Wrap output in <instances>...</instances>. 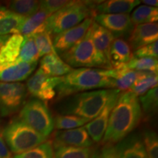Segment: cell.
<instances>
[{"label": "cell", "instance_id": "obj_5", "mask_svg": "<svg viewBox=\"0 0 158 158\" xmlns=\"http://www.w3.org/2000/svg\"><path fill=\"white\" fill-rule=\"evenodd\" d=\"M2 132L6 144L15 155L34 149L47 140L19 117L10 122Z\"/></svg>", "mask_w": 158, "mask_h": 158}, {"label": "cell", "instance_id": "obj_8", "mask_svg": "<svg viewBox=\"0 0 158 158\" xmlns=\"http://www.w3.org/2000/svg\"><path fill=\"white\" fill-rule=\"evenodd\" d=\"M27 90L22 83L0 82V116H7L21 109Z\"/></svg>", "mask_w": 158, "mask_h": 158}, {"label": "cell", "instance_id": "obj_29", "mask_svg": "<svg viewBox=\"0 0 158 158\" xmlns=\"http://www.w3.org/2000/svg\"><path fill=\"white\" fill-rule=\"evenodd\" d=\"M13 13L28 18L40 10V1L35 0H15L11 2L10 9Z\"/></svg>", "mask_w": 158, "mask_h": 158}, {"label": "cell", "instance_id": "obj_11", "mask_svg": "<svg viewBox=\"0 0 158 158\" xmlns=\"http://www.w3.org/2000/svg\"><path fill=\"white\" fill-rule=\"evenodd\" d=\"M51 137L54 149L59 147L90 148L94 143L84 127L55 131Z\"/></svg>", "mask_w": 158, "mask_h": 158}, {"label": "cell", "instance_id": "obj_25", "mask_svg": "<svg viewBox=\"0 0 158 158\" xmlns=\"http://www.w3.org/2000/svg\"><path fill=\"white\" fill-rule=\"evenodd\" d=\"M157 73L147 71H138L137 77L129 91L135 95L142 96L148 91L157 86Z\"/></svg>", "mask_w": 158, "mask_h": 158}, {"label": "cell", "instance_id": "obj_18", "mask_svg": "<svg viewBox=\"0 0 158 158\" xmlns=\"http://www.w3.org/2000/svg\"><path fill=\"white\" fill-rule=\"evenodd\" d=\"M141 3L138 0H108L100 1L94 7L98 14H128Z\"/></svg>", "mask_w": 158, "mask_h": 158}, {"label": "cell", "instance_id": "obj_28", "mask_svg": "<svg viewBox=\"0 0 158 158\" xmlns=\"http://www.w3.org/2000/svg\"><path fill=\"white\" fill-rule=\"evenodd\" d=\"M39 59L38 51L32 36L23 37L19 57L16 60L23 62H37Z\"/></svg>", "mask_w": 158, "mask_h": 158}, {"label": "cell", "instance_id": "obj_24", "mask_svg": "<svg viewBox=\"0 0 158 158\" xmlns=\"http://www.w3.org/2000/svg\"><path fill=\"white\" fill-rule=\"evenodd\" d=\"M23 40V37L21 34L10 35L7 40L0 49V64L11 63L16 60Z\"/></svg>", "mask_w": 158, "mask_h": 158}, {"label": "cell", "instance_id": "obj_14", "mask_svg": "<svg viewBox=\"0 0 158 158\" xmlns=\"http://www.w3.org/2000/svg\"><path fill=\"white\" fill-rule=\"evenodd\" d=\"M37 62H23L15 60L11 63L0 64V82L19 83L31 76Z\"/></svg>", "mask_w": 158, "mask_h": 158}, {"label": "cell", "instance_id": "obj_40", "mask_svg": "<svg viewBox=\"0 0 158 158\" xmlns=\"http://www.w3.org/2000/svg\"><path fill=\"white\" fill-rule=\"evenodd\" d=\"M141 2H143L144 5L153 7H157L158 5V2L157 0H143V1H141Z\"/></svg>", "mask_w": 158, "mask_h": 158}, {"label": "cell", "instance_id": "obj_1", "mask_svg": "<svg viewBox=\"0 0 158 158\" xmlns=\"http://www.w3.org/2000/svg\"><path fill=\"white\" fill-rule=\"evenodd\" d=\"M141 118L138 96L129 90L120 93L110 113L102 143L114 145L121 141L138 127Z\"/></svg>", "mask_w": 158, "mask_h": 158}, {"label": "cell", "instance_id": "obj_16", "mask_svg": "<svg viewBox=\"0 0 158 158\" xmlns=\"http://www.w3.org/2000/svg\"><path fill=\"white\" fill-rule=\"evenodd\" d=\"M118 158H148L142 136L130 134L115 146Z\"/></svg>", "mask_w": 158, "mask_h": 158}, {"label": "cell", "instance_id": "obj_3", "mask_svg": "<svg viewBox=\"0 0 158 158\" xmlns=\"http://www.w3.org/2000/svg\"><path fill=\"white\" fill-rule=\"evenodd\" d=\"M116 91L103 89L73 94L62 99L57 110L59 114L78 116L90 121L99 115Z\"/></svg>", "mask_w": 158, "mask_h": 158}, {"label": "cell", "instance_id": "obj_13", "mask_svg": "<svg viewBox=\"0 0 158 158\" xmlns=\"http://www.w3.org/2000/svg\"><path fill=\"white\" fill-rule=\"evenodd\" d=\"M120 91L116 89L99 115L85 125L84 128L93 142L98 143L102 141L107 128L110 113L115 106Z\"/></svg>", "mask_w": 158, "mask_h": 158}, {"label": "cell", "instance_id": "obj_30", "mask_svg": "<svg viewBox=\"0 0 158 158\" xmlns=\"http://www.w3.org/2000/svg\"><path fill=\"white\" fill-rule=\"evenodd\" d=\"M13 158H54L52 141L51 140H46L34 149L15 155Z\"/></svg>", "mask_w": 158, "mask_h": 158}, {"label": "cell", "instance_id": "obj_19", "mask_svg": "<svg viewBox=\"0 0 158 158\" xmlns=\"http://www.w3.org/2000/svg\"><path fill=\"white\" fill-rule=\"evenodd\" d=\"M40 69L45 75L51 77H62L73 70L56 53L44 56L40 61Z\"/></svg>", "mask_w": 158, "mask_h": 158}, {"label": "cell", "instance_id": "obj_35", "mask_svg": "<svg viewBox=\"0 0 158 158\" xmlns=\"http://www.w3.org/2000/svg\"><path fill=\"white\" fill-rule=\"evenodd\" d=\"M144 147L148 158H158L157 134L152 130H145L142 135Z\"/></svg>", "mask_w": 158, "mask_h": 158}, {"label": "cell", "instance_id": "obj_42", "mask_svg": "<svg viewBox=\"0 0 158 158\" xmlns=\"http://www.w3.org/2000/svg\"><path fill=\"white\" fill-rule=\"evenodd\" d=\"M10 35H5V36H0V49L3 46L6 41L7 40Z\"/></svg>", "mask_w": 158, "mask_h": 158}, {"label": "cell", "instance_id": "obj_17", "mask_svg": "<svg viewBox=\"0 0 158 158\" xmlns=\"http://www.w3.org/2000/svg\"><path fill=\"white\" fill-rule=\"evenodd\" d=\"M91 36L98 54L102 59L109 62V50L115 37L109 31L94 21L91 27Z\"/></svg>", "mask_w": 158, "mask_h": 158}, {"label": "cell", "instance_id": "obj_15", "mask_svg": "<svg viewBox=\"0 0 158 158\" xmlns=\"http://www.w3.org/2000/svg\"><path fill=\"white\" fill-rule=\"evenodd\" d=\"M158 24L157 23H143L133 27L129 35L130 48L135 51L141 47L157 41Z\"/></svg>", "mask_w": 158, "mask_h": 158}, {"label": "cell", "instance_id": "obj_20", "mask_svg": "<svg viewBox=\"0 0 158 158\" xmlns=\"http://www.w3.org/2000/svg\"><path fill=\"white\" fill-rule=\"evenodd\" d=\"M133 55L129 44L123 38H115L109 50V62L112 69L125 65Z\"/></svg>", "mask_w": 158, "mask_h": 158}, {"label": "cell", "instance_id": "obj_4", "mask_svg": "<svg viewBox=\"0 0 158 158\" xmlns=\"http://www.w3.org/2000/svg\"><path fill=\"white\" fill-rule=\"evenodd\" d=\"M98 3V1H70L48 18L46 31L49 35H58L76 27L87 18H94V7Z\"/></svg>", "mask_w": 158, "mask_h": 158}, {"label": "cell", "instance_id": "obj_34", "mask_svg": "<svg viewBox=\"0 0 158 158\" xmlns=\"http://www.w3.org/2000/svg\"><path fill=\"white\" fill-rule=\"evenodd\" d=\"M32 37H34L35 44L38 51L39 57L56 53L51 35L46 31L35 35Z\"/></svg>", "mask_w": 158, "mask_h": 158}, {"label": "cell", "instance_id": "obj_31", "mask_svg": "<svg viewBox=\"0 0 158 158\" xmlns=\"http://www.w3.org/2000/svg\"><path fill=\"white\" fill-rule=\"evenodd\" d=\"M127 68L135 71H147L157 73L158 61L157 59L144 57L135 58L132 56L130 60L125 64Z\"/></svg>", "mask_w": 158, "mask_h": 158}, {"label": "cell", "instance_id": "obj_27", "mask_svg": "<svg viewBox=\"0 0 158 158\" xmlns=\"http://www.w3.org/2000/svg\"><path fill=\"white\" fill-rule=\"evenodd\" d=\"M89 122L86 118L75 115L57 114L54 118V128L59 130H67L81 127Z\"/></svg>", "mask_w": 158, "mask_h": 158}, {"label": "cell", "instance_id": "obj_6", "mask_svg": "<svg viewBox=\"0 0 158 158\" xmlns=\"http://www.w3.org/2000/svg\"><path fill=\"white\" fill-rule=\"evenodd\" d=\"M61 56L71 68L112 69L110 63L102 59L94 48L91 36V27L80 42L61 54Z\"/></svg>", "mask_w": 158, "mask_h": 158}, {"label": "cell", "instance_id": "obj_41", "mask_svg": "<svg viewBox=\"0 0 158 158\" xmlns=\"http://www.w3.org/2000/svg\"><path fill=\"white\" fill-rule=\"evenodd\" d=\"M90 158H100V151L98 149H94L91 154Z\"/></svg>", "mask_w": 158, "mask_h": 158}, {"label": "cell", "instance_id": "obj_33", "mask_svg": "<svg viewBox=\"0 0 158 158\" xmlns=\"http://www.w3.org/2000/svg\"><path fill=\"white\" fill-rule=\"evenodd\" d=\"M140 105L141 104V110L148 116L155 115L157 110L158 89L157 86L148 91L146 94L140 97Z\"/></svg>", "mask_w": 158, "mask_h": 158}, {"label": "cell", "instance_id": "obj_9", "mask_svg": "<svg viewBox=\"0 0 158 158\" xmlns=\"http://www.w3.org/2000/svg\"><path fill=\"white\" fill-rule=\"evenodd\" d=\"M62 77H51L45 75L40 69L27 81V92L35 98L47 103L56 96V87Z\"/></svg>", "mask_w": 158, "mask_h": 158}, {"label": "cell", "instance_id": "obj_37", "mask_svg": "<svg viewBox=\"0 0 158 158\" xmlns=\"http://www.w3.org/2000/svg\"><path fill=\"white\" fill-rule=\"evenodd\" d=\"M133 57L135 58H144V57H150V58L157 59L158 57V42L156 41L151 44L144 45L141 48L137 49L134 51Z\"/></svg>", "mask_w": 158, "mask_h": 158}, {"label": "cell", "instance_id": "obj_39", "mask_svg": "<svg viewBox=\"0 0 158 158\" xmlns=\"http://www.w3.org/2000/svg\"><path fill=\"white\" fill-rule=\"evenodd\" d=\"M2 130L0 129V158H13L2 136Z\"/></svg>", "mask_w": 158, "mask_h": 158}, {"label": "cell", "instance_id": "obj_32", "mask_svg": "<svg viewBox=\"0 0 158 158\" xmlns=\"http://www.w3.org/2000/svg\"><path fill=\"white\" fill-rule=\"evenodd\" d=\"M54 158H90V148L59 147L54 148Z\"/></svg>", "mask_w": 158, "mask_h": 158}, {"label": "cell", "instance_id": "obj_38", "mask_svg": "<svg viewBox=\"0 0 158 158\" xmlns=\"http://www.w3.org/2000/svg\"><path fill=\"white\" fill-rule=\"evenodd\" d=\"M100 158H118L114 145H104L100 151Z\"/></svg>", "mask_w": 158, "mask_h": 158}, {"label": "cell", "instance_id": "obj_12", "mask_svg": "<svg viewBox=\"0 0 158 158\" xmlns=\"http://www.w3.org/2000/svg\"><path fill=\"white\" fill-rule=\"evenodd\" d=\"M93 19L112 33L115 38L129 37L134 26L128 14H98Z\"/></svg>", "mask_w": 158, "mask_h": 158}, {"label": "cell", "instance_id": "obj_2", "mask_svg": "<svg viewBox=\"0 0 158 158\" xmlns=\"http://www.w3.org/2000/svg\"><path fill=\"white\" fill-rule=\"evenodd\" d=\"M98 89H114L113 79L107 76V70L85 68L73 69L61 78L56 89L57 100H62L80 92Z\"/></svg>", "mask_w": 158, "mask_h": 158}, {"label": "cell", "instance_id": "obj_22", "mask_svg": "<svg viewBox=\"0 0 158 158\" xmlns=\"http://www.w3.org/2000/svg\"><path fill=\"white\" fill-rule=\"evenodd\" d=\"M138 71L130 70L126 65L116 69L107 70V76L113 79L114 89L126 91L130 89L135 82Z\"/></svg>", "mask_w": 158, "mask_h": 158}, {"label": "cell", "instance_id": "obj_21", "mask_svg": "<svg viewBox=\"0 0 158 158\" xmlns=\"http://www.w3.org/2000/svg\"><path fill=\"white\" fill-rule=\"evenodd\" d=\"M26 19L0 5V36L20 34V29Z\"/></svg>", "mask_w": 158, "mask_h": 158}, {"label": "cell", "instance_id": "obj_23", "mask_svg": "<svg viewBox=\"0 0 158 158\" xmlns=\"http://www.w3.org/2000/svg\"><path fill=\"white\" fill-rule=\"evenodd\" d=\"M50 15L46 12L39 10L34 15L25 19L20 29V34L23 37H29L45 31L47 19Z\"/></svg>", "mask_w": 158, "mask_h": 158}, {"label": "cell", "instance_id": "obj_36", "mask_svg": "<svg viewBox=\"0 0 158 158\" xmlns=\"http://www.w3.org/2000/svg\"><path fill=\"white\" fill-rule=\"evenodd\" d=\"M70 1L67 0H43L40 1V10L52 15L63 7L67 5Z\"/></svg>", "mask_w": 158, "mask_h": 158}, {"label": "cell", "instance_id": "obj_10", "mask_svg": "<svg viewBox=\"0 0 158 158\" xmlns=\"http://www.w3.org/2000/svg\"><path fill=\"white\" fill-rule=\"evenodd\" d=\"M93 22V18H87L76 27L54 35L52 42L56 54H62L80 42Z\"/></svg>", "mask_w": 158, "mask_h": 158}, {"label": "cell", "instance_id": "obj_26", "mask_svg": "<svg viewBox=\"0 0 158 158\" xmlns=\"http://www.w3.org/2000/svg\"><path fill=\"white\" fill-rule=\"evenodd\" d=\"M133 25L143 24V23H157L158 20L157 7L141 5L134 10L130 16Z\"/></svg>", "mask_w": 158, "mask_h": 158}, {"label": "cell", "instance_id": "obj_7", "mask_svg": "<svg viewBox=\"0 0 158 158\" xmlns=\"http://www.w3.org/2000/svg\"><path fill=\"white\" fill-rule=\"evenodd\" d=\"M19 118L46 138L54 129V118L47 104L38 99L32 98L26 102Z\"/></svg>", "mask_w": 158, "mask_h": 158}]
</instances>
